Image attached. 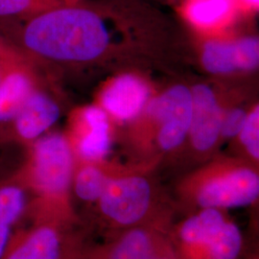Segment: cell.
<instances>
[{
    "label": "cell",
    "instance_id": "1",
    "mask_svg": "<svg viewBox=\"0 0 259 259\" xmlns=\"http://www.w3.org/2000/svg\"><path fill=\"white\" fill-rule=\"evenodd\" d=\"M156 21L137 0L82 1L63 4L24 21L21 40L40 58L71 64L91 63L105 55L115 38Z\"/></svg>",
    "mask_w": 259,
    "mask_h": 259
},
{
    "label": "cell",
    "instance_id": "2",
    "mask_svg": "<svg viewBox=\"0 0 259 259\" xmlns=\"http://www.w3.org/2000/svg\"><path fill=\"white\" fill-rule=\"evenodd\" d=\"M22 177L30 189L57 196L66 191L73 175V152L62 134L44 135L34 141L30 161Z\"/></svg>",
    "mask_w": 259,
    "mask_h": 259
},
{
    "label": "cell",
    "instance_id": "3",
    "mask_svg": "<svg viewBox=\"0 0 259 259\" xmlns=\"http://www.w3.org/2000/svg\"><path fill=\"white\" fill-rule=\"evenodd\" d=\"M191 113V90L176 84L151 99L141 115L158 126L159 146L163 150H172L180 146L189 134Z\"/></svg>",
    "mask_w": 259,
    "mask_h": 259
},
{
    "label": "cell",
    "instance_id": "4",
    "mask_svg": "<svg viewBox=\"0 0 259 259\" xmlns=\"http://www.w3.org/2000/svg\"><path fill=\"white\" fill-rule=\"evenodd\" d=\"M201 58L204 69L211 74L254 70L259 64L258 37H213L204 45Z\"/></svg>",
    "mask_w": 259,
    "mask_h": 259
},
{
    "label": "cell",
    "instance_id": "5",
    "mask_svg": "<svg viewBox=\"0 0 259 259\" xmlns=\"http://www.w3.org/2000/svg\"><path fill=\"white\" fill-rule=\"evenodd\" d=\"M99 199L103 212L116 222L129 225L139 221L146 212L150 186L140 177L111 180Z\"/></svg>",
    "mask_w": 259,
    "mask_h": 259
},
{
    "label": "cell",
    "instance_id": "6",
    "mask_svg": "<svg viewBox=\"0 0 259 259\" xmlns=\"http://www.w3.org/2000/svg\"><path fill=\"white\" fill-rule=\"evenodd\" d=\"M148 83L139 76L123 74L108 83L100 95V107L115 120L138 119L151 101Z\"/></svg>",
    "mask_w": 259,
    "mask_h": 259
},
{
    "label": "cell",
    "instance_id": "7",
    "mask_svg": "<svg viewBox=\"0 0 259 259\" xmlns=\"http://www.w3.org/2000/svg\"><path fill=\"white\" fill-rule=\"evenodd\" d=\"M258 193V175L250 169L241 168L204 185L198 201L205 207H232L250 204Z\"/></svg>",
    "mask_w": 259,
    "mask_h": 259
},
{
    "label": "cell",
    "instance_id": "8",
    "mask_svg": "<svg viewBox=\"0 0 259 259\" xmlns=\"http://www.w3.org/2000/svg\"><path fill=\"white\" fill-rule=\"evenodd\" d=\"M190 90L192 113L188 135L195 148L207 151L220 137L224 110L217 94L209 85L199 83Z\"/></svg>",
    "mask_w": 259,
    "mask_h": 259
},
{
    "label": "cell",
    "instance_id": "9",
    "mask_svg": "<svg viewBox=\"0 0 259 259\" xmlns=\"http://www.w3.org/2000/svg\"><path fill=\"white\" fill-rule=\"evenodd\" d=\"M29 186L22 174L0 180V259H3L30 209Z\"/></svg>",
    "mask_w": 259,
    "mask_h": 259
},
{
    "label": "cell",
    "instance_id": "10",
    "mask_svg": "<svg viewBox=\"0 0 259 259\" xmlns=\"http://www.w3.org/2000/svg\"><path fill=\"white\" fill-rule=\"evenodd\" d=\"M179 3L183 19L204 34L222 33L241 16L235 0H181Z\"/></svg>",
    "mask_w": 259,
    "mask_h": 259
},
{
    "label": "cell",
    "instance_id": "11",
    "mask_svg": "<svg viewBox=\"0 0 259 259\" xmlns=\"http://www.w3.org/2000/svg\"><path fill=\"white\" fill-rule=\"evenodd\" d=\"M75 121L80 157L89 161L106 157L111 146L110 116L106 111L100 106H88L78 112Z\"/></svg>",
    "mask_w": 259,
    "mask_h": 259
},
{
    "label": "cell",
    "instance_id": "12",
    "mask_svg": "<svg viewBox=\"0 0 259 259\" xmlns=\"http://www.w3.org/2000/svg\"><path fill=\"white\" fill-rule=\"evenodd\" d=\"M61 115L59 105L46 93L35 90L13 121L19 139L34 142L50 129Z\"/></svg>",
    "mask_w": 259,
    "mask_h": 259
},
{
    "label": "cell",
    "instance_id": "13",
    "mask_svg": "<svg viewBox=\"0 0 259 259\" xmlns=\"http://www.w3.org/2000/svg\"><path fill=\"white\" fill-rule=\"evenodd\" d=\"M61 240L55 229L47 225L25 228L12 241L3 259H59Z\"/></svg>",
    "mask_w": 259,
    "mask_h": 259
},
{
    "label": "cell",
    "instance_id": "14",
    "mask_svg": "<svg viewBox=\"0 0 259 259\" xmlns=\"http://www.w3.org/2000/svg\"><path fill=\"white\" fill-rule=\"evenodd\" d=\"M35 90L33 78L24 64L11 68L0 82V123L13 122Z\"/></svg>",
    "mask_w": 259,
    "mask_h": 259
},
{
    "label": "cell",
    "instance_id": "15",
    "mask_svg": "<svg viewBox=\"0 0 259 259\" xmlns=\"http://www.w3.org/2000/svg\"><path fill=\"white\" fill-rule=\"evenodd\" d=\"M224 224L222 215L213 208H207L188 219L182 229V236L189 243L208 244Z\"/></svg>",
    "mask_w": 259,
    "mask_h": 259
},
{
    "label": "cell",
    "instance_id": "16",
    "mask_svg": "<svg viewBox=\"0 0 259 259\" xmlns=\"http://www.w3.org/2000/svg\"><path fill=\"white\" fill-rule=\"evenodd\" d=\"M63 4V0H0V19L25 21Z\"/></svg>",
    "mask_w": 259,
    "mask_h": 259
},
{
    "label": "cell",
    "instance_id": "17",
    "mask_svg": "<svg viewBox=\"0 0 259 259\" xmlns=\"http://www.w3.org/2000/svg\"><path fill=\"white\" fill-rule=\"evenodd\" d=\"M109 180L97 167H83L75 177L76 195L83 201H94L101 197Z\"/></svg>",
    "mask_w": 259,
    "mask_h": 259
},
{
    "label": "cell",
    "instance_id": "18",
    "mask_svg": "<svg viewBox=\"0 0 259 259\" xmlns=\"http://www.w3.org/2000/svg\"><path fill=\"white\" fill-rule=\"evenodd\" d=\"M208 244L214 258L235 259L241 248L239 230L233 224L224 223Z\"/></svg>",
    "mask_w": 259,
    "mask_h": 259
},
{
    "label": "cell",
    "instance_id": "19",
    "mask_svg": "<svg viewBox=\"0 0 259 259\" xmlns=\"http://www.w3.org/2000/svg\"><path fill=\"white\" fill-rule=\"evenodd\" d=\"M150 244L144 232L134 231L122 240L112 259H149Z\"/></svg>",
    "mask_w": 259,
    "mask_h": 259
},
{
    "label": "cell",
    "instance_id": "20",
    "mask_svg": "<svg viewBox=\"0 0 259 259\" xmlns=\"http://www.w3.org/2000/svg\"><path fill=\"white\" fill-rule=\"evenodd\" d=\"M241 142L250 156L259 158V107L255 106L248 112L247 119L238 135Z\"/></svg>",
    "mask_w": 259,
    "mask_h": 259
},
{
    "label": "cell",
    "instance_id": "21",
    "mask_svg": "<svg viewBox=\"0 0 259 259\" xmlns=\"http://www.w3.org/2000/svg\"><path fill=\"white\" fill-rule=\"evenodd\" d=\"M248 112L243 108H233L224 111L220 136L225 138H233L239 135L247 119Z\"/></svg>",
    "mask_w": 259,
    "mask_h": 259
},
{
    "label": "cell",
    "instance_id": "22",
    "mask_svg": "<svg viewBox=\"0 0 259 259\" xmlns=\"http://www.w3.org/2000/svg\"><path fill=\"white\" fill-rule=\"evenodd\" d=\"M0 61L10 63H23L22 57L14 48L0 40Z\"/></svg>",
    "mask_w": 259,
    "mask_h": 259
},
{
    "label": "cell",
    "instance_id": "23",
    "mask_svg": "<svg viewBox=\"0 0 259 259\" xmlns=\"http://www.w3.org/2000/svg\"><path fill=\"white\" fill-rule=\"evenodd\" d=\"M238 8L240 10L241 16L252 15L258 12L259 0H235Z\"/></svg>",
    "mask_w": 259,
    "mask_h": 259
},
{
    "label": "cell",
    "instance_id": "24",
    "mask_svg": "<svg viewBox=\"0 0 259 259\" xmlns=\"http://www.w3.org/2000/svg\"><path fill=\"white\" fill-rule=\"evenodd\" d=\"M24 63H10V62H1L0 61V82L5 74L16 65H21Z\"/></svg>",
    "mask_w": 259,
    "mask_h": 259
},
{
    "label": "cell",
    "instance_id": "25",
    "mask_svg": "<svg viewBox=\"0 0 259 259\" xmlns=\"http://www.w3.org/2000/svg\"><path fill=\"white\" fill-rule=\"evenodd\" d=\"M63 1L65 2V4L71 5V4H76V3H78V2H80V1H82V0H63Z\"/></svg>",
    "mask_w": 259,
    "mask_h": 259
},
{
    "label": "cell",
    "instance_id": "26",
    "mask_svg": "<svg viewBox=\"0 0 259 259\" xmlns=\"http://www.w3.org/2000/svg\"><path fill=\"white\" fill-rule=\"evenodd\" d=\"M168 1H170L171 3H179L181 0H168Z\"/></svg>",
    "mask_w": 259,
    "mask_h": 259
}]
</instances>
